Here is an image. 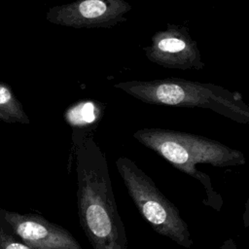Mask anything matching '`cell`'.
<instances>
[{"instance_id": "10", "label": "cell", "mask_w": 249, "mask_h": 249, "mask_svg": "<svg viewBox=\"0 0 249 249\" xmlns=\"http://www.w3.org/2000/svg\"><path fill=\"white\" fill-rule=\"evenodd\" d=\"M219 249H237V247L233 238H228Z\"/></svg>"}, {"instance_id": "8", "label": "cell", "mask_w": 249, "mask_h": 249, "mask_svg": "<svg viewBox=\"0 0 249 249\" xmlns=\"http://www.w3.org/2000/svg\"><path fill=\"white\" fill-rule=\"evenodd\" d=\"M0 120L10 123H29L20 103L15 98L12 91L3 85H0Z\"/></svg>"}, {"instance_id": "2", "label": "cell", "mask_w": 249, "mask_h": 249, "mask_svg": "<svg viewBox=\"0 0 249 249\" xmlns=\"http://www.w3.org/2000/svg\"><path fill=\"white\" fill-rule=\"evenodd\" d=\"M133 137L145 147L153 150L173 167L197 180L206 193L204 203L216 211L223 205L222 196L213 188L211 178L196 168L197 163L214 167L243 165L244 154L222 142L202 135L168 128L146 127L136 130Z\"/></svg>"}, {"instance_id": "6", "label": "cell", "mask_w": 249, "mask_h": 249, "mask_svg": "<svg viewBox=\"0 0 249 249\" xmlns=\"http://www.w3.org/2000/svg\"><path fill=\"white\" fill-rule=\"evenodd\" d=\"M142 50L151 62L164 68L202 70L205 67L196 41L184 25L166 23V29L156 32Z\"/></svg>"}, {"instance_id": "7", "label": "cell", "mask_w": 249, "mask_h": 249, "mask_svg": "<svg viewBox=\"0 0 249 249\" xmlns=\"http://www.w3.org/2000/svg\"><path fill=\"white\" fill-rule=\"evenodd\" d=\"M4 217L31 249H83L69 231L42 216L5 212Z\"/></svg>"}, {"instance_id": "3", "label": "cell", "mask_w": 249, "mask_h": 249, "mask_svg": "<svg viewBox=\"0 0 249 249\" xmlns=\"http://www.w3.org/2000/svg\"><path fill=\"white\" fill-rule=\"evenodd\" d=\"M114 88L144 103L208 109L238 124L249 123V106L242 95L211 83L168 77L120 82Z\"/></svg>"}, {"instance_id": "5", "label": "cell", "mask_w": 249, "mask_h": 249, "mask_svg": "<svg viewBox=\"0 0 249 249\" xmlns=\"http://www.w3.org/2000/svg\"><path fill=\"white\" fill-rule=\"evenodd\" d=\"M132 6L125 0H75L52 7L47 19L72 28H110L125 22Z\"/></svg>"}, {"instance_id": "1", "label": "cell", "mask_w": 249, "mask_h": 249, "mask_svg": "<svg viewBox=\"0 0 249 249\" xmlns=\"http://www.w3.org/2000/svg\"><path fill=\"white\" fill-rule=\"evenodd\" d=\"M80 225L92 249H128L106 156L90 132L73 133Z\"/></svg>"}, {"instance_id": "9", "label": "cell", "mask_w": 249, "mask_h": 249, "mask_svg": "<svg viewBox=\"0 0 249 249\" xmlns=\"http://www.w3.org/2000/svg\"><path fill=\"white\" fill-rule=\"evenodd\" d=\"M0 249H31L24 243L18 242L0 231Z\"/></svg>"}, {"instance_id": "4", "label": "cell", "mask_w": 249, "mask_h": 249, "mask_svg": "<svg viewBox=\"0 0 249 249\" xmlns=\"http://www.w3.org/2000/svg\"><path fill=\"white\" fill-rule=\"evenodd\" d=\"M116 167L136 208L153 230L178 245L191 248L193 239L187 222L151 177L126 157L118 158Z\"/></svg>"}]
</instances>
